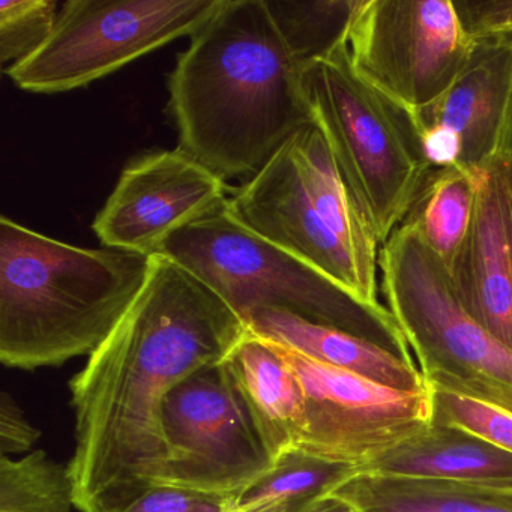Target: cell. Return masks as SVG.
<instances>
[{
    "label": "cell",
    "mask_w": 512,
    "mask_h": 512,
    "mask_svg": "<svg viewBox=\"0 0 512 512\" xmlns=\"http://www.w3.org/2000/svg\"><path fill=\"white\" fill-rule=\"evenodd\" d=\"M248 328L196 274L154 254L139 295L70 383L76 508L119 512L163 473V407L191 374L220 364Z\"/></svg>",
    "instance_id": "1"
},
{
    "label": "cell",
    "mask_w": 512,
    "mask_h": 512,
    "mask_svg": "<svg viewBox=\"0 0 512 512\" xmlns=\"http://www.w3.org/2000/svg\"><path fill=\"white\" fill-rule=\"evenodd\" d=\"M302 73L265 0H224L170 76L178 148L224 181L256 175L314 122Z\"/></svg>",
    "instance_id": "2"
},
{
    "label": "cell",
    "mask_w": 512,
    "mask_h": 512,
    "mask_svg": "<svg viewBox=\"0 0 512 512\" xmlns=\"http://www.w3.org/2000/svg\"><path fill=\"white\" fill-rule=\"evenodd\" d=\"M151 257L76 247L2 217V362L35 370L91 355L139 295Z\"/></svg>",
    "instance_id": "3"
},
{
    "label": "cell",
    "mask_w": 512,
    "mask_h": 512,
    "mask_svg": "<svg viewBox=\"0 0 512 512\" xmlns=\"http://www.w3.org/2000/svg\"><path fill=\"white\" fill-rule=\"evenodd\" d=\"M245 227L326 275L362 304L383 308L364 272L380 244L316 125L293 134L260 172L230 190Z\"/></svg>",
    "instance_id": "4"
},
{
    "label": "cell",
    "mask_w": 512,
    "mask_h": 512,
    "mask_svg": "<svg viewBox=\"0 0 512 512\" xmlns=\"http://www.w3.org/2000/svg\"><path fill=\"white\" fill-rule=\"evenodd\" d=\"M155 254L196 274L244 322L257 310L289 311L358 335L415 365L388 308L362 304L331 278L251 232L235 217L229 199L176 230Z\"/></svg>",
    "instance_id": "5"
},
{
    "label": "cell",
    "mask_w": 512,
    "mask_h": 512,
    "mask_svg": "<svg viewBox=\"0 0 512 512\" xmlns=\"http://www.w3.org/2000/svg\"><path fill=\"white\" fill-rule=\"evenodd\" d=\"M302 86L314 124L380 245L385 244L433 170L409 115L356 76L344 43L304 68Z\"/></svg>",
    "instance_id": "6"
},
{
    "label": "cell",
    "mask_w": 512,
    "mask_h": 512,
    "mask_svg": "<svg viewBox=\"0 0 512 512\" xmlns=\"http://www.w3.org/2000/svg\"><path fill=\"white\" fill-rule=\"evenodd\" d=\"M380 289L425 382L512 413V352L461 304L448 266L401 224L380 247Z\"/></svg>",
    "instance_id": "7"
},
{
    "label": "cell",
    "mask_w": 512,
    "mask_h": 512,
    "mask_svg": "<svg viewBox=\"0 0 512 512\" xmlns=\"http://www.w3.org/2000/svg\"><path fill=\"white\" fill-rule=\"evenodd\" d=\"M223 2L68 0L43 46L5 71L23 91H74L178 38L193 37Z\"/></svg>",
    "instance_id": "8"
},
{
    "label": "cell",
    "mask_w": 512,
    "mask_h": 512,
    "mask_svg": "<svg viewBox=\"0 0 512 512\" xmlns=\"http://www.w3.org/2000/svg\"><path fill=\"white\" fill-rule=\"evenodd\" d=\"M344 44L356 76L412 112L452 85L475 40L454 0H355Z\"/></svg>",
    "instance_id": "9"
},
{
    "label": "cell",
    "mask_w": 512,
    "mask_h": 512,
    "mask_svg": "<svg viewBox=\"0 0 512 512\" xmlns=\"http://www.w3.org/2000/svg\"><path fill=\"white\" fill-rule=\"evenodd\" d=\"M163 433L167 458L155 485L227 499L274 464L223 361L170 392Z\"/></svg>",
    "instance_id": "10"
},
{
    "label": "cell",
    "mask_w": 512,
    "mask_h": 512,
    "mask_svg": "<svg viewBox=\"0 0 512 512\" xmlns=\"http://www.w3.org/2000/svg\"><path fill=\"white\" fill-rule=\"evenodd\" d=\"M277 346L304 391V428L295 449L361 467L431 424L428 386L397 391Z\"/></svg>",
    "instance_id": "11"
},
{
    "label": "cell",
    "mask_w": 512,
    "mask_h": 512,
    "mask_svg": "<svg viewBox=\"0 0 512 512\" xmlns=\"http://www.w3.org/2000/svg\"><path fill=\"white\" fill-rule=\"evenodd\" d=\"M226 181L181 148L131 160L92 229L104 248L154 256L170 235L229 196Z\"/></svg>",
    "instance_id": "12"
},
{
    "label": "cell",
    "mask_w": 512,
    "mask_h": 512,
    "mask_svg": "<svg viewBox=\"0 0 512 512\" xmlns=\"http://www.w3.org/2000/svg\"><path fill=\"white\" fill-rule=\"evenodd\" d=\"M512 95V38L475 40L472 55L439 98L407 112L431 169L475 170L503 149Z\"/></svg>",
    "instance_id": "13"
},
{
    "label": "cell",
    "mask_w": 512,
    "mask_h": 512,
    "mask_svg": "<svg viewBox=\"0 0 512 512\" xmlns=\"http://www.w3.org/2000/svg\"><path fill=\"white\" fill-rule=\"evenodd\" d=\"M448 269L464 308L512 352V185L503 155L478 170L472 226Z\"/></svg>",
    "instance_id": "14"
},
{
    "label": "cell",
    "mask_w": 512,
    "mask_h": 512,
    "mask_svg": "<svg viewBox=\"0 0 512 512\" xmlns=\"http://www.w3.org/2000/svg\"><path fill=\"white\" fill-rule=\"evenodd\" d=\"M223 365L272 460L295 449L304 428V391L277 344L248 331Z\"/></svg>",
    "instance_id": "15"
},
{
    "label": "cell",
    "mask_w": 512,
    "mask_h": 512,
    "mask_svg": "<svg viewBox=\"0 0 512 512\" xmlns=\"http://www.w3.org/2000/svg\"><path fill=\"white\" fill-rule=\"evenodd\" d=\"M245 325L257 337L379 385L403 392L427 389V383L416 365L350 332L272 308L254 311L245 319Z\"/></svg>",
    "instance_id": "16"
},
{
    "label": "cell",
    "mask_w": 512,
    "mask_h": 512,
    "mask_svg": "<svg viewBox=\"0 0 512 512\" xmlns=\"http://www.w3.org/2000/svg\"><path fill=\"white\" fill-rule=\"evenodd\" d=\"M359 473L512 487V454L460 428L430 424Z\"/></svg>",
    "instance_id": "17"
},
{
    "label": "cell",
    "mask_w": 512,
    "mask_h": 512,
    "mask_svg": "<svg viewBox=\"0 0 512 512\" xmlns=\"http://www.w3.org/2000/svg\"><path fill=\"white\" fill-rule=\"evenodd\" d=\"M358 512H512V487L358 475L332 491Z\"/></svg>",
    "instance_id": "18"
},
{
    "label": "cell",
    "mask_w": 512,
    "mask_h": 512,
    "mask_svg": "<svg viewBox=\"0 0 512 512\" xmlns=\"http://www.w3.org/2000/svg\"><path fill=\"white\" fill-rule=\"evenodd\" d=\"M358 473L352 464L292 449L247 488L227 497L224 512H305Z\"/></svg>",
    "instance_id": "19"
},
{
    "label": "cell",
    "mask_w": 512,
    "mask_h": 512,
    "mask_svg": "<svg viewBox=\"0 0 512 512\" xmlns=\"http://www.w3.org/2000/svg\"><path fill=\"white\" fill-rule=\"evenodd\" d=\"M478 170H431L401 224L412 227L430 250L451 265L463 247L475 212Z\"/></svg>",
    "instance_id": "20"
},
{
    "label": "cell",
    "mask_w": 512,
    "mask_h": 512,
    "mask_svg": "<svg viewBox=\"0 0 512 512\" xmlns=\"http://www.w3.org/2000/svg\"><path fill=\"white\" fill-rule=\"evenodd\" d=\"M70 467L44 449L25 457L0 458V512H73Z\"/></svg>",
    "instance_id": "21"
},
{
    "label": "cell",
    "mask_w": 512,
    "mask_h": 512,
    "mask_svg": "<svg viewBox=\"0 0 512 512\" xmlns=\"http://www.w3.org/2000/svg\"><path fill=\"white\" fill-rule=\"evenodd\" d=\"M265 4L284 43L305 68L344 43L355 0H265Z\"/></svg>",
    "instance_id": "22"
},
{
    "label": "cell",
    "mask_w": 512,
    "mask_h": 512,
    "mask_svg": "<svg viewBox=\"0 0 512 512\" xmlns=\"http://www.w3.org/2000/svg\"><path fill=\"white\" fill-rule=\"evenodd\" d=\"M427 386L431 398V424L460 428L512 454L511 412L469 395L430 383Z\"/></svg>",
    "instance_id": "23"
},
{
    "label": "cell",
    "mask_w": 512,
    "mask_h": 512,
    "mask_svg": "<svg viewBox=\"0 0 512 512\" xmlns=\"http://www.w3.org/2000/svg\"><path fill=\"white\" fill-rule=\"evenodd\" d=\"M58 7L52 0L0 2V62L5 70L43 46L55 28Z\"/></svg>",
    "instance_id": "24"
},
{
    "label": "cell",
    "mask_w": 512,
    "mask_h": 512,
    "mask_svg": "<svg viewBox=\"0 0 512 512\" xmlns=\"http://www.w3.org/2000/svg\"><path fill=\"white\" fill-rule=\"evenodd\" d=\"M226 499L187 488L155 485L119 512H224Z\"/></svg>",
    "instance_id": "25"
},
{
    "label": "cell",
    "mask_w": 512,
    "mask_h": 512,
    "mask_svg": "<svg viewBox=\"0 0 512 512\" xmlns=\"http://www.w3.org/2000/svg\"><path fill=\"white\" fill-rule=\"evenodd\" d=\"M454 5L473 40L512 38V0H458Z\"/></svg>",
    "instance_id": "26"
},
{
    "label": "cell",
    "mask_w": 512,
    "mask_h": 512,
    "mask_svg": "<svg viewBox=\"0 0 512 512\" xmlns=\"http://www.w3.org/2000/svg\"><path fill=\"white\" fill-rule=\"evenodd\" d=\"M41 433L10 392L0 394V452L2 457L32 451Z\"/></svg>",
    "instance_id": "27"
},
{
    "label": "cell",
    "mask_w": 512,
    "mask_h": 512,
    "mask_svg": "<svg viewBox=\"0 0 512 512\" xmlns=\"http://www.w3.org/2000/svg\"><path fill=\"white\" fill-rule=\"evenodd\" d=\"M305 512H358L352 505L344 502V500L338 499V497L329 496L323 497L322 500L311 506L308 511Z\"/></svg>",
    "instance_id": "28"
},
{
    "label": "cell",
    "mask_w": 512,
    "mask_h": 512,
    "mask_svg": "<svg viewBox=\"0 0 512 512\" xmlns=\"http://www.w3.org/2000/svg\"><path fill=\"white\" fill-rule=\"evenodd\" d=\"M502 154L512 155V95L511 104H509L508 121H506L505 139H503Z\"/></svg>",
    "instance_id": "29"
},
{
    "label": "cell",
    "mask_w": 512,
    "mask_h": 512,
    "mask_svg": "<svg viewBox=\"0 0 512 512\" xmlns=\"http://www.w3.org/2000/svg\"><path fill=\"white\" fill-rule=\"evenodd\" d=\"M505 157L506 164H508L509 179H511L512 185V155L502 154Z\"/></svg>",
    "instance_id": "30"
}]
</instances>
